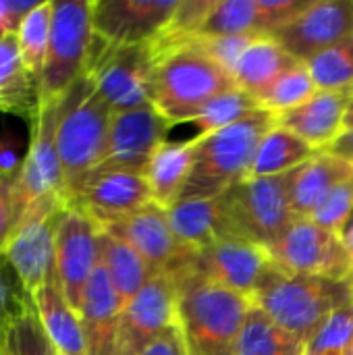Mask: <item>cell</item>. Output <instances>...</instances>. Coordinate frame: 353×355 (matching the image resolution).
<instances>
[{
    "mask_svg": "<svg viewBox=\"0 0 353 355\" xmlns=\"http://www.w3.org/2000/svg\"><path fill=\"white\" fill-rule=\"evenodd\" d=\"M264 35L258 33H246V35H198L189 37L210 60H214L223 71H227L231 77L237 69V62L241 60L243 52Z\"/></svg>",
    "mask_w": 353,
    "mask_h": 355,
    "instance_id": "obj_38",
    "label": "cell"
},
{
    "mask_svg": "<svg viewBox=\"0 0 353 355\" xmlns=\"http://www.w3.org/2000/svg\"><path fill=\"white\" fill-rule=\"evenodd\" d=\"M306 64L318 89L325 92L353 89V35L316 54Z\"/></svg>",
    "mask_w": 353,
    "mask_h": 355,
    "instance_id": "obj_35",
    "label": "cell"
},
{
    "mask_svg": "<svg viewBox=\"0 0 353 355\" xmlns=\"http://www.w3.org/2000/svg\"><path fill=\"white\" fill-rule=\"evenodd\" d=\"M345 283L350 285V289H352V293H353V262H352V268H350V275H347V279H345Z\"/></svg>",
    "mask_w": 353,
    "mask_h": 355,
    "instance_id": "obj_48",
    "label": "cell"
},
{
    "mask_svg": "<svg viewBox=\"0 0 353 355\" xmlns=\"http://www.w3.org/2000/svg\"><path fill=\"white\" fill-rule=\"evenodd\" d=\"M353 214V177L341 181L339 185H335L329 196L318 204V208L314 210V214L310 216V220H314L318 227L335 233L337 237L341 235L345 223L350 220Z\"/></svg>",
    "mask_w": 353,
    "mask_h": 355,
    "instance_id": "obj_39",
    "label": "cell"
},
{
    "mask_svg": "<svg viewBox=\"0 0 353 355\" xmlns=\"http://www.w3.org/2000/svg\"><path fill=\"white\" fill-rule=\"evenodd\" d=\"M19 173H4L0 171V254L4 243L8 241L12 229L23 216V204L19 200L17 189Z\"/></svg>",
    "mask_w": 353,
    "mask_h": 355,
    "instance_id": "obj_41",
    "label": "cell"
},
{
    "mask_svg": "<svg viewBox=\"0 0 353 355\" xmlns=\"http://www.w3.org/2000/svg\"><path fill=\"white\" fill-rule=\"evenodd\" d=\"M40 79L27 69L17 33L0 37V112L33 123L40 112Z\"/></svg>",
    "mask_w": 353,
    "mask_h": 355,
    "instance_id": "obj_22",
    "label": "cell"
},
{
    "mask_svg": "<svg viewBox=\"0 0 353 355\" xmlns=\"http://www.w3.org/2000/svg\"><path fill=\"white\" fill-rule=\"evenodd\" d=\"M0 349H2V347H0Z\"/></svg>",
    "mask_w": 353,
    "mask_h": 355,
    "instance_id": "obj_52",
    "label": "cell"
},
{
    "mask_svg": "<svg viewBox=\"0 0 353 355\" xmlns=\"http://www.w3.org/2000/svg\"><path fill=\"white\" fill-rule=\"evenodd\" d=\"M318 150L300 139L289 129L277 125L260 141L254 162L250 166V177H277L295 171L314 158Z\"/></svg>",
    "mask_w": 353,
    "mask_h": 355,
    "instance_id": "obj_30",
    "label": "cell"
},
{
    "mask_svg": "<svg viewBox=\"0 0 353 355\" xmlns=\"http://www.w3.org/2000/svg\"><path fill=\"white\" fill-rule=\"evenodd\" d=\"M350 177H353L352 164L327 152H318L298 166L291 177V210L295 218H310L329 191Z\"/></svg>",
    "mask_w": 353,
    "mask_h": 355,
    "instance_id": "obj_25",
    "label": "cell"
},
{
    "mask_svg": "<svg viewBox=\"0 0 353 355\" xmlns=\"http://www.w3.org/2000/svg\"><path fill=\"white\" fill-rule=\"evenodd\" d=\"M98 250H100V264L108 272V279L117 295L121 297L123 306H127L156 275L127 241L106 231H100Z\"/></svg>",
    "mask_w": 353,
    "mask_h": 355,
    "instance_id": "obj_28",
    "label": "cell"
},
{
    "mask_svg": "<svg viewBox=\"0 0 353 355\" xmlns=\"http://www.w3.org/2000/svg\"><path fill=\"white\" fill-rule=\"evenodd\" d=\"M312 0H258V25L256 31L264 37H273L279 29L291 23Z\"/></svg>",
    "mask_w": 353,
    "mask_h": 355,
    "instance_id": "obj_40",
    "label": "cell"
},
{
    "mask_svg": "<svg viewBox=\"0 0 353 355\" xmlns=\"http://www.w3.org/2000/svg\"><path fill=\"white\" fill-rule=\"evenodd\" d=\"M58 104L60 100L42 102L37 119L29 125L31 139L17 181L23 210L40 200H62L69 206L62 164L56 148Z\"/></svg>",
    "mask_w": 353,
    "mask_h": 355,
    "instance_id": "obj_10",
    "label": "cell"
},
{
    "mask_svg": "<svg viewBox=\"0 0 353 355\" xmlns=\"http://www.w3.org/2000/svg\"><path fill=\"white\" fill-rule=\"evenodd\" d=\"M98 237L100 227L89 214L79 208H67L56 233L54 281L77 314L85 287L100 262Z\"/></svg>",
    "mask_w": 353,
    "mask_h": 355,
    "instance_id": "obj_12",
    "label": "cell"
},
{
    "mask_svg": "<svg viewBox=\"0 0 353 355\" xmlns=\"http://www.w3.org/2000/svg\"><path fill=\"white\" fill-rule=\"evenodd\" d=\"M166 214L177 241L191 254H200L218 239L231 237L221 196L210 200H179Z\"/></svg>",
    "mask_w": 353,
    "mask_h": 355,
    "instance_id": "obj_24",
    "label": "cell"
},
{
    "mask_svg": "<svg viewBox=\"0 0 353 355\" xmlns=\"http://www.w3.org/2000/svg\"><path fill=\"white\" fill-rule=\"evenodd\" d=\"M256 110H260L256 98L239 87H233V89L223 92L221 96L212 98L189 119L171 125V129L166 133V141L196 146L204 137L235 125L237 121L246 119L248 114H252Z\"/></svg>",
    "mask_w": 353,
    "mask_h": 355,
    "instance_id": "obj_23",
    "label": "cell"
},
{
    "mask_svg": "<svg viewBox=\"0 0 353 355\" xmlns=\"http://www.w3.org/2000/svg\"><path fill=\"white\" fill-rule=\"evenodd\" d=\"M291 173L277 177H246L223 196V210L231 237L266 248L281 241L298 220L291 210Z\"/></svg>",
    "mask_w": 353,
    "mask_h": 355,
    "instance_id": "obj_6",
    "label": "cell"
},
{
    "mask_svg": "<svg viewBox=\"0 0 353 355\" xmlns=\"http://www.w3.org/2000/svg\"><path fill=\"white\" fill-rule=\"evenodd\" d=\"M123 302L117 295L108 272L98 262L79 310L87 355H119V320Z\"/></svg>",
    "mask_w": 353,
    "mask_h": 355,
    "instance_id": "obj_20",
    "label": "cell"
},
{
    "mask_svg": "<svg viewBox=\"0 0 353 355\" xmlns=\"http://www.w3.org/2000/svg\"><path fill=\"white\" fill-rule=\"evenodd\" d=\"M339 239H341L343 248L347 250V254L352 256V260H353V214L350 216V220L345 223V227H343V231H341Z\"/></svg>",
    "mask_w": 353,
    "mask_h": 355,
    "instance_id": "obj_46",
    "label": "cell"
},
{
    "mask_svg": "<svg viewBox=\"0 0 353 355\" xmlns=\"http://www.w3.org/2000/svg\"><path fill=\"white\" fill-rule=\"evenodd\" d=\"M19 148H21V141L10 131H4L0 135V171L4 173L21 171L23 160H19Z\"/></svg>",
    "mask_w": 353,
    "mask_h": 355,
    "instance_id": "obj_44",
    "label": "cell"
},
{
    "mask_svg": "<svg viewBox=\"0 0 353 355\" xmlns=\"http://www.w3.org/2000/svg\"><path fill=\"white\" fill-rule=\"evenodd\" d=\"M277 125L279 116L260 108L235 125L198 141L193 168L179 200L218 198L229 187L250 177V166L260 141Z\"/></svg>",
    "mask_w": 353,
    "mask_h": 355,
    "instance_id": "obj_5",
    "label": "cell"
},
{
    "mask_svg": "<svg viewBox=\"0 0 353 355\" xmlns=\"http://www.w3.org/2000/svg\"><path fill=\"white\" fill-rule=\"evenodd\" d=\"M112 114V108L85 73L60 98L56 148L69 202L79 185L104 162Z\"/></svg>",
    "mask_w": 353,
    "mask_h": 355,
    "instance_id": "obj_4",
    "label": "cell"
},
{
    "mask_svg": "<svg viewBox=\"0 0 353 355\" xmlns=\"http://www.w3.org/2000/svg\"><path fill=\"white\" fill-rule=\"evenodd\" d=\"M353 89L325 92L318 89L306 104L279 116V125L295 133L300 139L310 144L314 150L322 152L341 133L347 104L352 102Z\"/></svg>",
    "mask_w": 353,
    "mask_h": 355,
    "instance_id": "obj_21",
    "label": "cell"
},
{
    "mask_svg": "<svg viewBox=\"0 0 353 355\" xmlns=\"http://www.w3.org/2000/svg\"><path fill=\"white\" fill-rule=\"evenodd\" d=\"M273 264V256L266 248L239 237L218 239L191 258L193 272L246 297L254 295Z\"/></svg>",
    "mask_w": 353,
    "mask_h": 355,
    "instance_id": "obj_19",
    "label": "cell"
},
{
    "mask_svg": "<svg viewBox=\"0 0 353 355\" xmlns=\"http://www.w3.org/2000/svg\"><path fill=\"white\" fill-rule=\"evenodd\" d=\"M2 349L8 355H54L29 295L19 300L2 324Z\"/></svg>",
    "mask_w": 353,
    "mask_h": 355,
    "instance_id": "obj_31",
    "label": "cell"
},
{
    "mask_svg": "<svg viewBox=\"0 0 353 355\" xmlns=\"http://www.w3.org/2000/svg\"><path fill=\"white\" fill-rule=\"evenodd\" d=\"M67 208L62 200H40L31 204L2 248L0 256L29 297L54 281L56 233Z\"/></svg>",
    "mask_w": 353,
    "mask_h": 355,
    "instance_id": "obj_8",
    "label": "cell"
},
{
    "mask_svg": "<svg viewBox=\"0 0 353 355\" xmlns=\"http://www.w3.org/2000/svg\"><path fill=\"white\" fill-rule=\"evenodd\" d=\"M150 202V187L141 173L96 168L71 196L69 208L83 210L100 227L121 220Z\"/></svg>",
    "mask_w": 353,
    "mask_h": 355,
    "instance_id": "obj_18",
    "label": "cell"
},
{
    "mask_svg": "<svg viewBox=\"0 0 353 355\" xmlns=\"http://www.w3.org/2000/svg\"><path fill=\"white\" fill-rule=\"evenodd\" d=\"M0 355H8V354H6V352H4V349H0Z\"/></svg>",
    "mask_w": 353,
    "mask_h": 355,
    "instance_id": "obj_49",
    "label": "cell"
},
{
    "mask_svg": "<svg viewBox=\"0 0 353 355\" xmlns=\"http://www.w3.org/2000/svg\"><path fill=\"white\" fill-rule=\"evenodd\" d=\"M100 231L127 241L156 275H175L193 258L177 241L166 210L154 202L121 220L100 225Z\"/></svg>",
    "mask_w": 353,
    "mask_h": 355,
    "instance_id": "obj_14",
    "label": "cell"
},
{
    "mask_svg": "<svg viewBox=\"0 0 353 355\" xmlns=\"http://www.w3.org/2000/svg\"><path fill=\"white\" fill-rule=\"evenodd\" d=\"M353 35V0H312L273 40L295 60L308 62Z\"/></svg>",
    "mask_w": 353,
    "mask_h": 355,
    "instance_id": "obj_15",
    "label": "cell"
},
{
    "mask_svg": "<svg viewBox=\"0 0 353 355\" xmlns=\"http://www.w3.org/2000/svg\"><path fill=\"white\" fill-rule=\"evenodd\" d=\"M343 129H353V98H352V102L347 104V110H345V121H343Z\"/></svg>",
    "mask_w": 353,
    "mask_h": 355,
    "instance_id": "obj_47",
    "label": "cell"
},
{
    "mask_svg": "<svg viewBox=\"0 0 353 355\" xmlns=\"http://www.w3.org/2000/svg\"><path fill=\"white\" fill-rule=\"evenodd\" d=\"M141 355H189L187 354V347H185V339H183V333L177 327L164 331L156 341H152Z\"/></svg>",
    "mask_w": 353,
    "mask_h": 355,
    "instance_id": "obj_43",
    "label": "cell"
},
{
    "mask_svg": "<svg viewBox=\"0 0 353 355\" xmlns=\"http://www.w3.org/2000/svg\"><path fill=\"white\" fill-rule=\"evenodd\" d=\"M31 300L54 352L60 355H87L81 318L69 306L56 281L44 285Z\"/></svg>",
    "mask_w": 353,
    "mask_h": 355,
    "instance_id": "obj_26",
    "label": "cell"
},
{
    "mask_svg": "<svg viewBox=\"0 0 353 355\" xmlns=\"http://www.w3.org/2000/svg\"><path fill=\"white\" fill-rule=\"evenodd\" d=\"M237 355H302V343L252 306L237 339Z\"/></svg>",
    "mask_w": 353,
    "mask_h": 355,
    "instance_id": "obj_32",
    "label": "cell"
},
{
    "mask_svg": "<svg viewBox=\"0 0 353 355\" xmlns=\"http://www.w3.org/2000/svg\"><path fill=\"white\" fill-rule=\"evenodd\" d=\"M152 104L171 123H179L196 114L212 98L229 92L235 79L210 60L191 40L154 46Z\"/></svg>",
    "mask_w": 353,
    "mask_h": 355,
    "instance_id": "obj_3",
    "label": "cell"
},
{
    "mask_svg": "<svg viewBox=\"0 0 353 355\" xmlns=\"http://www.w3.org/2000/svg\"><path fill=\"white\" fill-rule=\"evenodd\" d=\"M181 0H98L94 35L114 46L154 42L173 19Z\"/></svg>",
    "mask_w": 353,
    "mask_h": 355,
    "instance_id": "obj_17",
    "label": "cell"
},
{
    "mask_svg": "<svg viewBox=\"0 0 353 355\" xmlns=\"http://www.w3.org/2000/svg\"><path fill=\"white\" fill-rule=\"evenodd\" d=\"M250 302L304 345L331 312L353 302V293L345 281L291 275L273 264Z\"/></svg>",
    "mask_w": 353,
    "mask_h": 355,
    "instance_id": "obj_2",
    "label": "cell"
},
{
    "mask_svg": "<svg viewBox=\"0 0 353 355\" xmlns=\"http://www.w3.org/2000/svg\"><path fill=\"white\" fill-rule=\"evenodd\" d=\"M300 60H295L289 52H285L273 37H262L243 52L233 73V79L239 89L258 98L264 89H268L283 73H287Z\"/></svg>",
    "mask_w": 353,
    "mask_h": 355,
    "instance_id": "obj_29",
    "label": "cell"
},
{
    "mask_svg": "<svg viewBox=\"0 0 353 355\" xmlns=\"http://www.w3.org/2000/svg\"><path fill=\"white\" fill-rule=\"evenodd\" d=\"M322 152H327L335 158H341L353 166V129H343V133Z\"/></svg>",
    "mask_w": 353,
    "mask_h": 355,
    "instance_id": "obj_45",
    "label": "cell"
},
{
    "mask_svg": "<svg viewBox=\"0 0 353 355\" xmlns=\"http://www.w3.org/2000/svg\"><path fill=\"white\" fill-rule=\"evenodd\" d=\"M50 25H52V0H40L19 25L17 42L27 69L40 79L50 46Z\"/></svg>",
    "mask_w": 353,
    "mask_h": 355,
    "instance_id": "obj_34",
    "label": "cell"
},
{
    "mask_svg": "<svg viewBox=\"0 0 353 355\" xmlns=\"http://www.w3.org/2000/svg\"><path fill=\"white\" fill-rule=\"evenodd\" d=\"M40 0H0V37L19 31L25 15L37 6Z\"/></svg>",
    "mask_w": 353,
    "mask_h": 355,
    "instance_id": "obj_42",
    "label": "cell"
},
{
    "mask_svg": "<svg viewBox=\"0 0 353 355\" xmlns=\"http://www.w3.org/2000/svg\"><path fill=\"white\" fill-rule=\"evenodd\" d=\"M316 94H318V85L314 83L308 64L298 62L287 73H283L268 89H264L256 98V102L262 110L281 116L285 112L300 108Z\"/></svg>",
    "mask_w": 353,
    "mask_h": 355,
    "instance_id": "obj_33",
    "label": "cell"
},
{
    "mask_svg": "<svg viewBox=\"0 0 353 355\" xmlns=\"http://www.w3.org/2000/svg\"><path fill=\"white\" fill-rule=\"evenodd\" d=\"M173 277L177 285L179 329L189 355H237V339L252 308L250 297L221 287L191 268Z\"/></svg>",
    "mask_w": 353,
    "mask_h": 355,
    "instance_id": "obj_1",
    "label": "cell"
},
{
    "mask_svg": "<svg viewBox=\"0 0 353 355\" xmlns=\"http://www.w3.org/2000/svg\"><path fill=\"white\" fill-rule=\"evenodd\" d=\"M270 256L279 268L291 275L331 281H345L353 262L341 239L310 218H298L270 250Z\"/></svg>",
    "mask_w": 353,
    "mask_h": 355,
    "instance_id": "obj_11",
    "label": "cell"
},
{
    "mask_svg": "<svg viewBox=\"0 0 353 355\" xmlns=\"http://www.w3.org/2000/svg\"><path fill=\"white\" fill-rule=\"evenodd\" d=\"M94 42V2L52 0L50 46L40 77L42 102L60 100L85 73Z\"/></svg>",
    "mask_w": 353,
    "mask_h": 355,
    "instance_id": "obj_7",
    "label": "cell"
},
{
    "mask_svg": "<svg viewBox=\"0 0 353 355\" xmlns=\"http://www.w3.org/2000/svg\"><path fill=\"white\" fill-rule=\"evenodd\" d=\"M196 158V146L164 141L152 156L144 177L150 187L152 202L169 210L181 196Z\"/></svg>",
    "mask_w": 353,
    "mask_h": 355,
    "instance_id": "obj_27",
    "label": "cell"
},
{
    "mask_svg": "<svg viewBox=\"0 0 353 355\" xmlns=\"http://www.w3.org/2000/svg\"><path fill=\"white\" fill-rule=\"evenodd\" d=\"M177 324V285L169 275H154L146 287L123 306L117 341L119 355H141L152 341Z\"/></svg>",
    "mask_w": 353,
    "mask_h": 355,
    "instance_id": "obj_13",
    "label": "cell"
},
{
    "mask_svg": "<svg viewBox=\"0 0 353 355\" xmlns=\"http://www.w3.org/2000/svg\"><path fill=\"white\" fill-rule=\"evenodd\" d=\"M85 75L112 112L152 104L154 54L150 44L114 46L94 35Z\"/></svg>",
    "mask_w": 353,
    "mask_h": 355,
    "instance_id": "obj_9",
    "label": "cell"
},
{
    "mask_svg": "<svg viewBox=\"0 0 353 355\" xmlns=\"http://www.w3.org/2000/svg\"><path fill=\"white\" fill-rule=\"evenodd\" d=\"M171 123L154 104L112 114L108 148L98 168L146 173L154 152L166 141Z\"/></svg>",
    "mask_w": 353,
    "mask_h": 355,
    "instance_id": "obj_16",
    "label": "cell"
},
{
    "mask_svg": "<svg viewBox=\"0 0 353 355\" xmlns=\"http://www.w3.org/2000/svg\"><path fill=\"white\" fill-rule=\"evenodd\" d=\"M256 25H258V0H223V2L216 0L214 8L210 10L198 35L258 33Z\"/></svg>",
    "mask_w": 353,
    "mask_h": 355,
    "instance_id": "obj_37",
    "label": "cell"
},
{
    "mask_svg": "<svg viewBox=\"0 0 353 355\" xmlns=\"http://www.w3.org/2000/svg\"><path fill=\"white\" fill-rule=\"evenodd\" d=\"M54 355H60V354H58V352H54Z\"/></svg>",
    "mask_w": 353,
    "mask_h": 355,
    "instance_id": "obj_50",
    "label": "cell"
},
{
    "mask_svg": "<svg viewBox=\"0 0 353 355\" xmlns=\"http://www.w3.org/2000/svg\"><path fill=\"white\" fill-rule=\"evenodd\" d=\"M350 355H353V349H352V354H350Z\"/></svg>",
    "mask_w": 353,
    "mask_h": 355,
    "instance_id": "obj_51",
    "label": "cell"
},
{
    "mask_svg": "<svg viewBox=\"0 0 353 355\" xmlns=\"http://www.w3.org/2000/svg\"><path fill=\"white\" fill-rule=\"evenodd\" d=\"M353 349V302L337 308L302 345V355H350Z\"/></svg>",
    "mask_w": 353,
    "mask_h": 355,
    "instance_id": "obj_36",
    "label": "cell"
}]
</instances>
